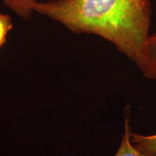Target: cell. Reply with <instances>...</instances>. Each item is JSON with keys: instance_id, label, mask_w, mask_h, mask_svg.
<instances>
[{"instance_id": "cell-5", "label": "cell", "mask_w": 156, "mask_h": 156, "mask_svg": "<svg viewBox=\"0 0 156 156\" xmlns=\"http://www.w3.org/2000/svg\"><path fill=\"white\" fill-rule=\"evenodd\" d=\"M36 0H2V4L24 20H28L33 16L32 5Z\"/></svg>"}, {"instance_id": "cell-4", "label": "cell", "mask_w": 156, "mask_h": 156, "mask_svg": "<svg viewBox=\"0 0 156 156\" xmlns=\"http://www.w3.org/2000/svg\"><path fill=\"white\" fill-rule=\"evenodd\" d=\"M129 117L124 119V133L122 135L121 144L116 154L114 156H148L136 149L131 144V127Z\"/></svg>"}, {"instance_id": "cell-6", "label": "cell", "mask_w": 156, "mask_h": 156, "mask_svg": "<svg viewBox=\"0 0 156 156\" xmlns=\"http://www.w3.org/2000/svg\"><path fill=\"white\" fill-rule=\"evenodd\" d=\"M13 27L10 15L0 12V50L6 42L8 33Z\"/></svg>"}, {"instance_id": "cell-2", "label": "cell", "mask_w": 156, "mask_h": 156, "mask_svg": "<svg viewBox=\"0 0 156 156\" xmlns=\"http://www.w3.org/2000/svg\"><path fill=\"white\" fill-rule=\"evenodd\" d=\"M136 65L145 78L156 81V33L149 35Z\"/></svg>"}, {"instance_id": "cell-1", "label": "cell", "mask_w": 156, "mask_h": 156, "mask_svg": "<svg viewBox=\"0 0 156 156\" xmlns=\"http://www.w3.org/2000/svg\"><path fill=\"white\" fill-rule=\"evenodd\" d=\"M32 8L73 33L106 39L135 64L149 35L151 0L35 1Z\"/></svg>"}, {"instance_id": "cell-3", "label": "cell", "mask_w": 156, "mask_h": 156, "mask_svg": "<svg viewBox=\"0 0 156 156\" xmlns=\"http://www.w3.org/2000/svg\"><path fill=\"white\" fill-rule=\"evenodd\" d=\"M131 142L138 151L148 156H156V134L144 135L131 133Z\"/></svg>"}]
</instances>
